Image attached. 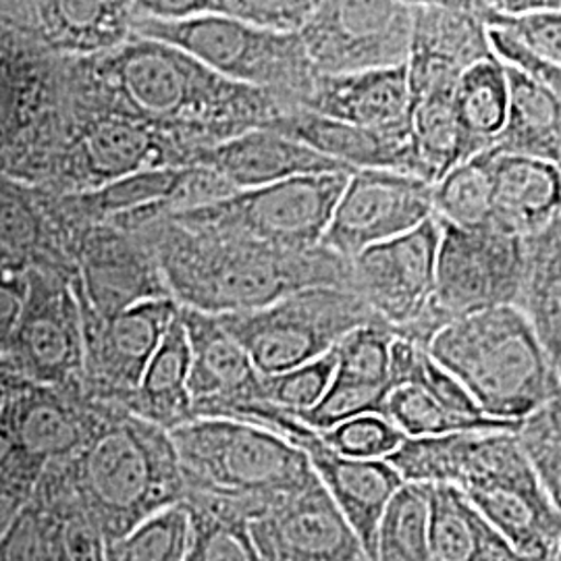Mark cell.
I'll return each instance as SVG.
<instances>
[{"label":"cell","mask_w":561,"mask_h":561,"mask_svg":"<svg viewBox=\"0 0 561 561\" xmlns=\"http://www.w3.org/2000/svg\"><path fill=\"white\" fill-rule=\"evenodd\" d=\"M190 366V343L178 312V319L171 322L152 360L148 362L138 389L121 408L169 433L183 424L198 421L187 389Z\"/></svg>","instance_id":"cell-29"},{"label":"cell","mask_w":561,"mask_h":561,"mask_svg":"<svg viewBox=\"0 0 561 561\" xmlns=\"http://www.w3.org/2000/svg\"><path fill=\"white\" fill-rule=\"evenodd\" d=\"M304 111L393 136H410L408 65L317 76Z\"/></svg>","instance_id":"cell-22"},{"label":"cell","mask_w":561,"mask_h":561,"mask_svg":"<svg viewBox=\"0 0 561 561\" xmlns=\"http://www.w3.org/2000/svg\"><path fill=\"white\" fill-rule=\"evenodd\" d=\"M194 167L210 169L236 192L259 190L301 175L354 173V169L273 129H252L208 148L196 157Z\"/></svg>","instance_id":"cell-23"},{"label":"cell","mask_w":561,"mask_h":561,"mask_svg":"<svg viewBox=\"0 0 561 561\" xmlns=\"http://www.w3.org/2000/svg\"><path fill=\"white\" fill-rule=\"evenodd\" d=\"M393 340V329L381 319L352 331L335 347V373L356 381L393 389L389 379V354Z\"/></svg>","instance_id":"cell-41"},{"label":"cell","mask_w":561,"mask_h":561,"mask_svg":"<svg viewBox=\"0 0 561 561\" xmlns=\"http://www.w3.org/2000/svg\"><path fill=\"white\" fill-rule=\"evenodd\" d=\"M27 300V271H0V358L4 360L15 337Z\"/></svg>","instance_id":"cell-49"},{"label":"cell","mask_w":561,"mask_h":561,"mask_svg":"<svg viewBox=\"0 0 561 561\" xmlns=\"http://www.w3.org/2000/svg\"><path fill=\"white\" fill-rule=\"evenodd\" d=\"M4 268H18V271H25L23 266H21L20 262L15 261L2 245H0V271H4Z\"/></svg>","instance_id":"cell-52"},{"label":"cell","mask_w":561,"mask_h":561,"mask_svg":"<svg viewBox=\"0 0 561 561\" xmlns=\"http://www.w3.org/2000/svg\"><path fill=\"white\" fill-rule=\"evenodd\" d=\"M250 533L262 561H373L317 477L250 522Z\"/></svg>","instance_id":"cell-20"},{"label":"cell","mask_w":561,"mask_h":561,"mask_svg":"<svg viewBox=\"0 0 561 561\" xmlns=\"http://www.w3.org/2000/svg\"><path fill=\"white\" fill-rule=\"evenodd\" d=\"M373 561L428 560V484L403 482L382 512Z\"/></svg>","instance_id":"cell-36"},{"label":"cell","mask_w":561,"mask_h":561,"mask_svg":"<svg viewBox=\"0 0 561 561\" xmlns=\"http://www.w3.org/2000/svg\"><path fill=\"white\" fill-rule=\"evenodd\" d=\"M73 287V283H71ZM83 335V389L92 400L123 405L138 389L180 304L173 298L144 301L119 317L102 319L73 287Z\"/></svg>","instance_id":"cell-15"},{"label":"cell","mask_w":561,"mask_h":561,"mask_svg":"<svg viewBox=\"0 0 561 561\" xmlns=\"http://www.w3.org/2000/svg\"><path fill=\"white\" fill-rule=\"evenodd\" d=\"M213 419L248 422L266 428L298 447L373 560L375 537L382 512L403 484L400 474L389 461L358 460L341 456L322 439L321 433L308 428L291 414L264 401L227 405L217 410Z\"/></svg>","instance_id":"cell-11"},{"label":"cell","mask_w":561,"mask_h":561,"mask_svg":"<svg viewBox=\"0 0 561 561\" xmlns=\"http://www.w3.org/2000/svg\"><path fill=\"white\" fill-rule=\"evenodd\" d=\"M389 391V387L356 381L335 373L321 401L301 414H294V419L304 422L308 428L317 433H327L343 422L354 421L360 416H381Z\"/></svg>","instance_id":"cell-40"},{"label":"cell","mask_w":561,"mask_h":561,"mask_svg":"<svg viewBox=\"0 0 561 561\" xmlns=\"http://www.w3.org/2000/svg\"><path fill=\"white\" fill-rule=\"evenodd\" d=\"M489 41L493 55L497 59L514 65L522 69L524 73H528L533 80L539 81L542 88L556 99L561 108V69L547 62V60L535 57L530 50H526L520 42L510 38L507 34H503L500 30H489Z\"/></svg>","instance_id":"cell-48"},{"label":"cell","mask_w":561,"mask_h":561,"mask_svg":"<svg viewBox=\"0 0 561 561\" xmlns=\"http://www.w3.org/2000/svg\"><path fill=\"white\" fill-rule=\"evenodd\" d=\"M62 463L106 545L146 518L185 502L171 433L115 403H106L101 426L88 445Z\"/></svg>","instance_id":"cell-3"},{"label":"cell","mask_w":561,"mask_h":561,"mask_svg":"<svg viewBox=\"0 0 561 561\" xmlns=\"http://www.w3.org/2000/svg\"><path fill=\"white\" fill-rule=\"evenodd\" d=\"M377 319L356 291L343 287H310L261 310L219 317L261 377L319 360Z\"/></svg>","instance_id":"cell-9"},{"label":"cell","mask_w":561,"mask_h":561,"mask_svg":"<svg viewBox=\"0 0 561 561\" xmlns=\"http://www.w3.org/2000/svg\"><path fill=\"white\" fill-rule=\"evenodd\" d=\"M73 287L102 319H113L144 301L171 298L150 243L136 231L102 222L71 233Z\"/></svg>","instance_id":"cell-17"},{"label":"cell","mask_w":561,"mask_h":561,"mask_svg":"<svg viewBox=\"0 0 561 561\" xmlns=\"http://www.w3.org/2000/svg\"><path fill=\"white\" fill-rule=\"evenodd\" d=\"M433 219V185L408 173L354 171L335 206L322 245L343 261L396 240Z\"/></svg>","instance_id":"cell-16"},{"label":"cell","mask_w":561,"mask_h":561,"mask_svg":"<svg viewBox=\"0 0 561 561\" xmlns=\"http://www.w3.org/2000/svg\"><path fill=\"white\" fill-rule=\"evenodd\" d=\"M526 264L518 310L530 322L561 381V221L524 241Z\"/></svg>","instance_id":"cell-33"},{"label":"cell","mask_w":561,"mask_h":561,"mask_svg":"<svg viewBox=\"0 0 561 561\" xmlns=\"http://www.w3.org/2000/svg\"><path fill=\"white\" fill-rule=\"evenodd\" d=\"M524 240L493 227L458 229L442 225L435 289L428 306L396 337L428 350L449 324L495 310L518 306L524 280Z\"/></svg>","instance_id":"cell-8"},{"label":"cell","mask_w":561,"mask_h":561,"mask_svg":"<svg viewBox=\"0 0 561 561\" xmlns=\"http://www.w3.org/2000/svg\"><path fill=\"white\" fill-rule=\"evenodd\" d=\"M428 560L528 561L449 484H428Z\"/></svg>","instance_id":"cell-28"},{"label":"cell","mask_w":561,"mask_h":561,"mask_svg":"<svg viewBox=\"0 0 561 561\" xmlns=\"http://www.w3.org/2000/svg\"><path fill=\"white\" fill-rule=\"evenodd\" d=\"M426 352L493 421L520 424L561 393L551 362L516 306L449 324Z\"/></svg>","instance_id":"cell-5"},{"label":"cell","mask_w":561,"mask_h":561,"mask_svg":"<svg viewBox=\"0 0 561 561\" xmlns=\"http://www.w3.org/2000/svg\"><path fill=\"white\" fill-rule=\"evenodd\" d=\"M321 435L337 454L358 460H385L405 439L391 422L377 414L343 422Z\"/></svg>","instance_id":"cell-45"},{"label":"cell","mask_w":561,"mask_h":561,"mask_svg":"<svg viewBox=\"0 0 561 561\" xmlns=\"http://www.w3.org/2000/svg\"><path fill=\"white\" fill-rule=\"evenodd\" d=\"M433 217L458 229H486L493 221L491 150L454 167L433 185Z\"/></svg>","instance_id":"cell-35"},{"label":"cell","mask_w":561,"mask_h":561,"mask_svg":"<svg viewBox=\"0 0 561 561\" xmlns=\"http://www.w3.org/2000/svg\"><path fill=\"white\" fill-rule=\"evenodd\" d=\"M204 15H221L256 30L298 34L312 15L310 0H204Z\"/></svg>","instance_id":"cell-43"},{"label":"cell","mask_w":561,"mask_h":561,"mask_svg":"<svg viewBox=\"0 0 561 561\" xmlns=\"http://www.w3.org/2000/svg\"><path fill=\"white\" fill-rule=\"evenodd\" d=\"M15 456H18L15 445H13V442L9 439V435H7V433L2 431V426H0V470L7 468Z\"/></svg>","instance_id":"cell-51"},{"label":"cell","mask_w":561,"mask_h":561,"mask_svg":"<svg viewBox=\"0 0 561 561\" xmlns=\"http://www.w3.org/2000/svg\"><path fill=\"white\" fill-rule=\"evenodd\" d=\"M67 102L140 123L178 146L187 167L204 150L289 115L268 92L225 80L175 46L136 36L99 57L67 59Z\"/></svg>","instance_id":"cell-1"},{"label":"cell","mask_w":561,"mask_h":561,"mask_svg":"<svg viewBox=\"0 0 561 561\" xmlns=\"http://www.w3.org/2000/svg\"><path fill=\"white\" fill-rule=\"evenodd\" d=\"M439 241L442 225L433 217L352 261V289L393 329V335L416 321L431 301Z\"/></svg>","instance_id":"cell-18"},{"label":"cell","mask_w":561,"mask_h":561,"mask_svg":"<svg viewBox=\"0 0 561 561\" xmlns=\"http://www.w3.org/2000/svg\"><path fill=\"white\" fill-rule=\"evenodd\" d=\"M484 21L489 30H500L535 57L561 69V2L556 9L522 15H502L493 11L491 2H484Z\"/></svg>","instance_id":"cell-44"},{"label":"cell","mask_w":561,"mask_h":561,"mask_svg":"<svg viewBox=\"0 0 561 561\" xmlns=\"http://www.w3.org/2000/svg\"><path fill=\"white\" fill-rule=\"evenodd\" d=\"M410 59L435 62L458 73L493 59L484 2H412Z\"/></svg>","instance_id":"cell-27"},{"label":"cell","mask_w":561,"mask_h":561,"mask_svg":"<svg viewBox=\"0 0 561 561\" xmlns=\"http://www.w3.org/2000/svg\"><path fill=\"white\" fill-rule=\"evenodd\" d=\"M190 512V545L183 561H262L250 522L204 500H185Z\"/></svg>","instance_id":"cell-37"},{"label":"cell","mask_w":561,"mask_h":561,"mask_svg":"<svg viewBox=\"0 0 561 561\" xmlns=\"http://www.w3.org/2000/svg\"><path fill=\"white\" fill-rule=\"evenodd\" d=\"M181 167H187V161L180 148L152 129L65 102L59 138L36 190L50 196H73L144 171Z\"/></svg>","instance_id":"cell-10"},{"label":"cell","mask_w":561,"mask_h":561,"mask_svg":"<svg viewBox=\"0 0 561 561\" xmlns=\"http://www.w3.org/2000/svg\"><path fill=\"white\" fill-rule=\"evenodd\" d=\"M67 59L38 38L30 2H0V173L36 187L59 138Z\"/></svg>","instance_id":"cell-6"},{"label":"cell","mask_w":561,"mask_h":561,"mask_svg":"<svg viewBox=\"0 0 561 561\" xmlns=\"http://www.w3.org/2000/svg\"><path fill=\"white\" fill-rule=\"evenodd\" d=\"M131 231L150 243L171 298L204 314L261 310L310 287L352 289V262L324 245L283 250L180 213Z\"/></svg>","instance_id":"cell-2"},{"label":"cell","mask_w":561,"mask_h":561,"mask_svg":"<svg viewBox=\"0 0 561 561\" xmlns=\"http://www.w3.org/2000/svg\"><path fill=\"white\" fill-rule=\"evenodd\" d=\"M185 500L217 503L248 522L300 491L317 474L298 447L229 419H198L171 431Z\"/></svg>","instance_id":"cell-4"},{"label":"cell","mask_w":561,"mask_h":561,"mask_svg":"<svg viewBox=\"0 0 561 561\" xmlns=\"http://www.w3.org/2000/svg\"><path fill=\"white\" fill-rule=\"evenodd\" d=\"M32 25L46 48L62 59H90L134 38L136 2L48 0L30 2Z\"/></svg>","instance_id":"cell-24"},{"label":"cell","mask_w":561,"mask_h":561,"mask_svg":"<svg viewBox=\"0 0 561 561\" xmlns=\"http://www.w3.org/2000/svg\"><path fill=\"white\" fill-rule=\"evenodd\" d=\"M0 561H57L41 512L32 500L0 537Z\"/></svg>","instance_id":"cell-46"},{"label":"cell","mask_w":561,"mask_h":561,"mask_svg":"<svg viewBox=\"0 0 561 561\" xmlns=\"http://www.w3.org/2000/svg\"><path fill=\"white\" fill-rule=\"evenodd\" d=\"M44 466L15 456L13 461L0 470V537L20 516L21 510L30 503L34 489L41 481Z\"/></svg>","instance_id":"cell-47"},{"label":"cell","mask_w":561,"mask_h":561,"mask_svg":"<svg viewBox=\"0 0 561 561\" xmlns=\"http://www.w3.org/2000/svg\"><path fill=\"white\" fill-rule=\"evenodd\" d=\"M21 377L11 368V364L0 358V410L13 393V389L20 385Z\"/></svg>","instance_id":"cell-50"},{"label":"cell","mask_w":561,"mask_h":561,"mask_svg":"<svg viewBox=\"0 0 561 561\" xmlns=\"http://www.w3.org/2000/svg\"><path fill=\"white\" fill-rule=\"evenodd\" d=\"M456 167L493 150L507 119V76L497 57L470 67L454 94Z\"/></svg>","instance_id":"cell-32"},{"label":"cell","mask_w":561,"mask_h":561,"mask_svg":"<svg viewBox=\"0 0 561 561\" xmlns=\"http://www.w3.org/2000/svg\"><path fill=\"white\" fill-rule=\"evenodd\" d=\"M32 503L41 512L57 561H106V539L81 502L62 461L42 470Z\"/></svg>","instance_id":"cell-31"},{"label":"cell","mask_w":561,"mask_h":561,"mask_svg":"<svg viewBox=\"0 0 561 561\" xmlns=\"http://www.w3.org/2000/svg\"><path fill=\"white\" fill-rule=\"evenodd\" d=\"M190 545L185 503L146 518L125 537L106 545V561H183Z\"/></svg>","instance_id":"cell-38"},{"label":"cell","mask_w":561,"mask_h":561,"mask_svg":"<svg viewBox=\"0 0 561 561\" xmlns=\"http://www.w3.org/2000/svg\"><path fill=\"white\" fill-rule=\"evenodd\" d=\"M516 439L542 491L561 512V393L520 422Z\"/></svg>","instance_id":"cell-39"},{"label":"cell","mask_w":561,"mask_h":561,"mask_svg":"<svg viewBox=\"0 0 561 561\" xmlns=\"http://www.w3.org/2000/svg\"><path fill=\"white\" fill-rule=\"evenodd\" d=\"M350 175H301L259 190L236 192L180 215L192 221L241 231L275 248L304 252L322 245Z\"/></svg>","instance_id":"cell-12"},{"label":"cell","mask_w":561,"mask_h":561,"mask_svg":"<svg viewBox=\"0 0 561 561\" xmlns=\"http://www.w3.org/2000/svg\"><path fill=\"white\" fill-rule=\"evenodd\" d=\"M551 561H561V541L560 545H558V549H556V556L551 558Z\"/></svg>","instance_id":"cell-53"},{"label":"cell","mask_w":561,"mask_h":561,"mask_svg":"<svg viewBox=\"0 0 561 561\" xmlns=\"http://www.w3.org/2000/svg\"><path fill=\"white\" fill-rule=\"evenodd\" d=\"M503 65L507 76V119L493 152L561 167L560 104L528 73L514 65Z\"/></svg>","instance_id":"cell-30"},{"label":"cell","mask_w":561,"mask_h":561,"mask_svg":"<svg viewBox=\"0 0 561 561\" xmlns=\"http://www.w3.org/2000/svg\"><path fill=\"white\" fill-rule=\"evenodd\" d=\"M106 403L92 400L83 385L44 387L21 379L4 408L0 426L18 454L41 466L71 460L101 426Z\"/></svg>","instance_id":"cell-19"},{"label":"cell","mask_w":561,"mask_h":561,"mask_svg":"<svg viewBox=\"0 0 561 561\" xmlns=\"http://www.w3.org/2000/svg\"><path fill=\"white\" fill-rule=\"evenodd\" d=\"M134 36L175 46L225 80L268 92L289 113L304 111L319 76L298 34L256 30L221 15L161 21L138 13Z\"/></svg>","instance_id":"cell-7"},{"label":"cell","mask_w":561,"mask_h":561,"mask_svg":"<svg viewBox=\"0 0 561 561\" xmlns=\"http://www.w3.org/2000/svg\"><path fill=\"white\" fill-rule=\"evenodd\" d=\"M382 419L391 422L403 437H443L456 433H491L512 431L516 433L520 424L493 421L486 416H466L443 405L431 391L421 385L408 382L393 387L382 405Z\"/></svg>","instance_id":"cell-34"},{"label":"cell","mask_w":561,"mask_h":561,"mask_svg":"<svg viewBox=\"0 0 561 561\" xmlns=\"http://www.w3.org/2000/svg\"><path fill=\"white\" fill-rule=\"evenodd\" d=\"M491 173L493 229L526 241L561 221L560 164L491 150Z\"/></svg>","instance_id":"cell-25"},{"label":"cell","mask_w":561,"mask_h":561,"mask_svg":"<svg viewBox=\"0 0 561 561\" xmlns=\"http://www.w3.org/2000/svg\"><path fill=\"white\" fill-rule=\"evenodd\" d=\"M71 277L55 268H27V300L4 358L25 381L83 385L81 314Z\"/></svg>","instance_id":"cell-14"},{"label":"cell","mask_w":561,"mask_h":561,"mask_svg":"<svg viewBox=\"0 0 561 561\" xmlns=\"http://www.w3.org/2000/svg\"><path fill=\"white\" fill-rule=\"evenodd\" d=\"M337 368L335 350L319 360L308 362L294 370L261 377V401L287 414H301L321 401Z\"/></svg>","instance_id":"cell-42"},{"label":"cell","mask_w":561,"mask_h":561,"mask_svg":"<svg viewBox=\"0 0 561 561\" xmlns=\"http://www.w3.org/2000/svg\"><path fill=\"white\" fill-rule=\"evenodd\" d=\"M412 21V2L327 0L298 36L319 76H347L405 65Z\"/></svg>","instance_id":"cell-13"},{"label":"cell","mask_w":561,"mask_h":561,"mask_svg":"<svg viewBox=\"0 0 561 561\" xmlns=\"http://www.w3.org/2000/svg\"><path fill=\"white\" fill-rule=\"evenodd\" d=\"M266 129L300 141L322 157L341 162L354 171L379 169L416 178V159L410 136H393L340 121L324 119L308 111L283 115Z\"/></svg>","instance_id":"cell-26"},{"label":"cell","mask_w":561,"mask_h":561,"mask_svg":"<svg viewBox=\"0 0 561 561\" xmlns=\"http://www.w3.org/2000/svg\"><path fill=\"white\" fill-rule=\"evenodd\" d=\"M180 321L192 354L187 389L196 419H210L227 405L261 401V375L219 317L180 306Z\"/></svg>","instance_id":"cell-21"}]
</instances>
